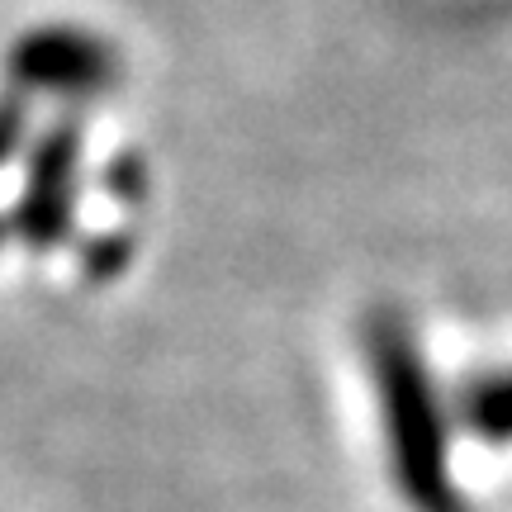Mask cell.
I'll use <instances>...</instances> for the list:
<instances>
[{
  "label": "cell",
  "mask_w": 512,
  "mask_h": 512,
  "mask_svg": "<svg viewBox=\"0 0 512 512\" xmlns=\"http://www.w3.org/2000/svg\"><path fill=\"white\" fill-rule=\"evenodd\" d=\"M465 413H470V427H475L484 441H494V446L512 441V370L489 375L479 389H470Z\"/></svg>",
  "instance_id": "277c9868"
},
{
  "label": "cell",
  "mask_w": 512,
  "mask_h": 512,
  "mask_svg": "<svg viewBox=\"0 0 512 512\" xmlns=\"http://www.w3.org/2000/svg\"><path fill=\"white\" fill-rule=\"evenodd\" d=\"M10 67L24 86H48V91H100L114 72L110 53L100 43H91L86 34H67V29L29 38L24 48H15Z\"/></svg>",
  "instance_id": "7a4b0ae2"
},
{
  "label": "cell",
  "mask_w": 512,
  "mask_h": 512,
  "mask_svg": "<svg viewBox=\"0 0 512 512\" xmlns=\"http://www.w3.org/2000/svg\"><path fill=\"white\" fill-rule=\"evenodd\" d=\"M370 361H375V389H380L384 441H389L403 498L418 512H460L456 484H451L446 418H441L422 351L413 332L403 328V318H375Z\"/></svg>",
  "instance_id": "6da1fadb"
},
{
  "label": "cell",
  "mask_w": 512,
  "mask_h": 512,
  "mask_svg": "<svg viewBox=\"0 0 512 512\" xmlns=\"http://www.w3.org/2000/svg\"><path fill=\"white\" fill-rule=\"evenodd\" d=\"M72 190H76V138L62 128V138H48L34 157L29 190L19 200V233L43 247L72 228Z\"/></svg>",
  "instance_id": "3957f363"
}]
</instances>
